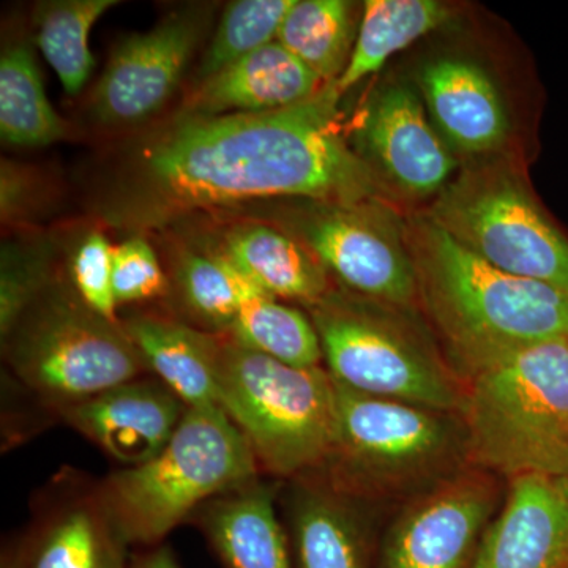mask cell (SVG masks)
I'll return each instance as SVG.
<instances>
[{
    "label": "cell",
    "mask_w": 568,
    "mask_h": 568,
    "mask_svg": "<svg viewBox=\"0 0 568 568\" xmlns=\"http://www.w3.org/2000/svg\"><path fill=\"white\" fill-rule=\"evenodd\" d=\"M339 97L334 81L284 110L182 115L138 151L112 216L145 227L268 197L375 203L383 185L339 133Z\"/></svg>",
    "instance_id": "cell-1"
},
{
    "label": "cell",
    "mask_w": 568,
    "mask_h": 568,
    "mask_svg": "<svg viewBox=\"0 0 568 568\" xmlns=\"http://www.w3.org/2000/svg\"><path fill=\"white\" fill-rule=\"evenodd\" d=\"M418 304L465 381L540 343L568 339V294L467 252L426 216L409 233Z\"/></svg>",
    "instance_id": "cell-2"
},
{
    "label": "cell",
    "mask_w": 568,
    "mask_h": 568,
    "mask_svg": "<svg viewBox=\"0 0 568 568\" xmlns=\"http://www.w3.org/2000/svg\"><path fill=\"white\" fill-rule=\"evenodd\" d=\"M467 466L511 480L568 477V339L540 343L467 381Z\"/></svg>",
    "instance_id": "cell-3"
},
{
    "label": "cell",
    "mask_w": 568,
    "mask_h": 568,
    "mask_svg": "<svg viewBox=\"0 0 568 568\" xmlns=\"http://www.w3.org/2000/svg\"><path fill=\"white\" fill-rule=\"evenodd\" d=\"M335 386L334 446L316 476L339 495L410 500L467 466L458 414Z\"/></svg>",
    "instance_id": "cell-4"
},
{
    "label": "cell",
    "mask_w": 568,
    "mask_h": 568,
    "mask_svg": "<svg viewBox=\"0 0 568 568\" xmlns=\"http://www.w3.org/2000/svg\"><path fill=\"white\" fill-rule=\"evenodd\" d=\"M244 435L222 406L189 407L168 446L144 465L97 481L130 547H160L209 500L260 478Z\"/></svg>",
    "instance_id": "cell-5"
},
{
    "label": "cell",
    "mask_w": 568,
    "mask_h": 568,
    "mask_svg": "<svg viewBox=\"0 0 568 568\" xmlns=\"http://www.w3.org/2000/svg\"><path fill=\"white\" fill-rule=\"evenodd\" d=\"M220 406L261 473L295 480L323 469L336 432V386L323 366L283 364L220 336Z\"/></svg>",
    "instance_id": "cell-6"
},
{
    "label": "cell",
    "mask_w": 568,
    "mask_h": 568,
    "mask_svg": "<svg viewBox=\"0 0 568 568\" xmlns=\"http://www.w3.org/2000/svg\"><path fill=\"white\" fill-rule=\"evenodd\" d=\"M308 308L336 384L459 416L465 381L410 321L413 310L332 291Z\"/></svg>",
    "instance_id": "cell-7"
},
{
    "label": "cell",
    "mask_w": 568,
    "mask_h": 568,
    "mask_svg": "<svg viewBox=\"0 0 568 568\" xmlns=\"http://www.w3.org/2000/svg\"><path fill=\"white\" fill-rule=\"evenodd\" d=\"M3 342L18 383L55 414L149 372L122 323L97 315L77 293L52 287Z\"/></svg>",
    "instance_id": "cell-8"
},
{
    "label": "cell",
    "mask_w": 568,
    "mask_h": 568,
    "mask_svg": "<svg viewBox=\"0 0 568 568\" xmlns=\"http://www.w3.org/2000/svg\"><path fill=\"white\" fill-rule=\"evenodd\" d=\"M428 219L493 267L568 294V241L508 171H467L440 192Z\"/></svg>",
    "instance_id": "cell-9"
},
{
    "label": "cell",
    "mask_w": 568,
    "mask_h": 568,
    "mask_svg": "<svg viewBox=\"0 0 568 568\" xmlns=\"http://www.w3.org/2000/svg\"><path fill=\"white\" fill-rule=\"evenodd\" d=\"M500 500V478L466 466L406 504L381 541L377 568L473 567Z\"/></svg>",
    "instance_id": "cell-10"
},
{
    "label": "cell",
    "mask_w": 568,
    "mask_h": 568,
    "mask_svg": "<svg viewBox=\"0 0 568 568\" xmlns=\"http://www.w3.org/2000/svg\"><path fill=\"white\" fill-rule=\"evenodd\" d=\"M375 209L327 205L302 220L301 235L325 271L355 295L414 310L418 287L410 250L387 213Z\"/></svg>",
    "instance_id": "cell-11"
},
{
    "label": "cell",
    "mask_w": 568,
    "mask_h": 568,
    "mask_svg": "<svg viewBox=\"0 0 568 568\" xmlns=\"http://www.w3.org/2000/svg\"><path fill=\"white\" fill-rule=\"evenodd\" d=\"M201 31L200 18L179 14L123 40L93 91L97 121L132 125L162 110L181 82Z\"/></svg>",
    "instance_id": "cell-12"
},
{
    "label": "cell",
    "mask_w": 568,
    "mask_h": 568,
    "mask_svg": "<svg viewBox=\"0 0 568 568\" xmlns=\"http://www.w3.org/2000/svg\"><path fill=\"white\" fill-rule=\"evenodd\" d=\"M129 548L97 484L70 480L41 503L2 568H129Z\"/></svg>",
    "instance_id": "cell-13"
},
{
    "label": "cell",
    "mask_w": 568,
    "mask_h": 568,
    "mask_svg": "<svg viewBox=\"0 0 568 568\" xmlns=\"http://www.w3.org/2000/svg\"><path fill=\"white\" fill-rule=\"evenodd\" d=\"M358 155L381 183L410 197L443 192L454 173V156L426 119L416 93L390 85L377 93L357 132Z\"/></svg>",
    "instance_id": "cell-14"
},
{
    "label": "cell",
    "mask_w": 568,
    "mask_h": 568,
    "mask_svg": "<svg viewBox=\"0 0 568 568\" xmlns=\"http://www.w3.org/2000/svg\"><path fill=\"white\" fill-rule=\"evenodd\" d=\"M186 409L156 377H140L63 407L58 416L119 465L134 467L168 446Z\"/></svg>",
    "instance_id": "cell-15"
},
{
    "label": "cell",
    "mask_w": 568,
    "mask_h": 568,
    "mask_svg": "<svg viewBox=\"0 0 568 568\" xmlns=\"http://www.w3.org/2000/svg\"><path fill=\"white\" fill-rule=\"evenodd\" d=\"M470 568H568V477L507 481Z\"/></svg>",
    "instance_id": "cell-16"
},
{
    "label": "cell",
    "mask_w": 568,
    "mask_h": 568,
    "mask_svg": "<svg viewBox=\"0 0 568 568\" xmlns=\"http://www.w3.org/2000/svg\"><path fill=\"white\" fill-rule=\"evenodd\" d=\"M280 485L256 478L209 500L190 519L223 568H294L290 536L276 511Z\"/></svg>",
    "instance_id": "cell-17"
},
{
    "label": "cell",
    "mask_w": 568,
    "mask_h": 568,
    "mask_svg": "<svg viewBox=\"0 0 568 568\" xmlns=\"http://www.w3.org/2000/svg\"><path fill=\"white\" fill-rule=\"evenodd\" d=\"M325 82L272 41L203 80L182 115L250 114L284 110L312 99Z\"/></svg>",
    "instance_id": "cell-18"
},
{
    "label": "cell",
    "mask_w": 568,
    "mask_h": 568,
    "mask_svg": "<svg viewBox=\"0 0 568 568\" xmlns=\"http://www.w3.org/2000/svg\"><path fill=\"white\" fill-rule=\"evenodd\" d=\"M291 481L287 497L294 568H372V545L357 500L312 474Z\"/></svg>",
    "instance_id": "cell-19"
},
{
    "label": "cell",
    "mask_w": 568,
    "mask_h": 568,
    "mask_svg": "<svg viewBox=\"0 0 568 568\" xmlns=\"http://www.w3.org/2000/svg\"><path fill=\"white\" fill-rule=\"evenodd\" d=\"M420 85L435 125L458 151L493 152L507 141L506 106L476 63L439 59L422 70Z\"/></svg>",
    "instance_id": "cell-20"
},
{
    "label": "cell",
    "mask_w": 568,
    "mask_h": 568,
    "mask_svg": "<svg viewBox=\"0 0 568 568\" xmlns=\"http://www.w3.org/2000/svg\"><path fill=\"white\" fill-rule=\"evenodd\" d=\"M149 373L186 407L220 406V336L159 315H134L122 323Z\"/></svg>",
    "instance_id": "cell-21"
},
{
    "label": "cell",
    "mask_w": 568,
    "mask_h": 568,
    "mask_svg": "<svg viewBox=\"0 0 568 568\" xmlns=\"http://www.w3.org/2000/svg\"><path fill=\"white\" fill-rule=\"evenodd\" d=\"M220 253L271 297L312 306L331 293L325 268L313 253L274 227H235Z\"/></svg>",
    "instance_id": "cell-22"
},
{
    "label": "cell",
    "mask_w": 568,
    "mask_h": 568,
    "mask_svg": "<svg viewBox=\"0 0 568 568\" xmlns=\"http://www.w3.org/2000/svg\"><path fill=\"white\" fill-rule=\"evenodd\" d=\"M447 10L435 0H368L349 62L335 81L345 93L396 54L443 24Z\"/></svg>",
    "instance_id": "cell-23"
},
{
    "label": "cell",
    "mask_w": 568,
    "mask_h": 568,
    "mask_svg": "<svg viewBox=\"0 0 568 568\" xmlns=\"http://www.w3.org/2000/svg\"><path fill=\"white\" fill-rule=\"evenodd\" d=\"M0 134L18 148H43L65 136V123L48 100L26 43L13 44L0 59Z\"/></svg>",
    "instance_id": "cell-24"
},
{
    "label": "cell",
    "mask_w": 568,
    "mask_h": 568,
    "mask_svg": "<svg viewBox=\"0 0 568 568\" xmlns=\"http://www.w3.org/2000/svg\"><path fill=\"white\" fill-rule=\"evenodd\" d=\"M353 6L345 0H295L276 41L321 81L334 82L349 62L354 43Z\"/></svg>",
    "instance_id": "cell-25"
},
{
    "label": "cell",
    "mask_w": 568,
    "mask_h": 568,
    "mask_svg": "<svg viewBox=\"0 0 568 568\" xmlns=\"http://www.w3.org/2000/svg\"><path fill=\"white\" fill-rule=\"evenodd\" d=\"M226 335L286 365L312 368L323 361V347L312 320L271 295H257L242 305Z\"/></svg>",
    "instance_id": "cell-26"
},
{
    "label": "cell",
    "mask_w": 568,
    "mask_h": 568,
    "mask_svg": "<svg viewBox=\"0 0 568 568\" xmlns=\"http://www.w3.org/2000/svg\"><path fill=\"white\" fill-rule=\"evenodd\" d=\"M174 280L190 315L223 335L230 332L242 305L264 295L222 253L183 254L175 265Z\"/></svg>",
    "instance_id": "cell-27"
},
{
    "label": "cell",
    "mask_w": 568,
    "mask_h": 568,
    "mask_svg": "<svg viewBox=\"0 0 568 568\" xmlns=\"http://www.w3.org/2000/svg\"><path fill=\"white\" fill-rule=\"evenodd\" d=\"M115 0H61L44 3L37 17V43L70 95L84 88L93 70L89 36Z\"/></svg>",
    "instance_id": "cell-28"
},
{
    "label": "cell",
    "mask_w": 568,
    "mask_h": 568,
    "mask_svg": "<svg viewBox=\"0 0 568 568\" xmlns=\"http://www.w3.org/2000/svg\"><path fill=\"white\" fill-rule=\"evenodd\" d=\"M294 2L295 0H239L231 3L205 52L200 77L207 80L275 41Z\"/></svg>",
    "instance_id": "cell-29"
},
{
    "label": "cell",
    "mask_w": 568,
    "mask_h": 568,
    "mask_svg": "<svg viewBox=\"0 0 568 568\" xmlns=\"http://www.w3.org/2000/svg\"><path fill=\"white\" fill-rule=\"evenodd\" d=\"M112 290L118 306L140 304L162 297L168 290L166 276L152 246L132 237L112 252Z\"/></svg>",
    "instance_id": "cell-30"
},
{
    "label": "cell",
    "mask_w": 568,
    "mask_h": 568,
    "mask_svg": "<svg viewBox=\"0 0 568 568\" xmlns=\"http://www.w3.org/2000/svg\"><path fill=\"white\" fill-rule=\"evenodd\" d=\"M112 252L114 248L102 233H92L82 241L71 264L74 293L93 313L119 323L112 290Z\"/></svg>",
    "instance_id": "cell-31"
},
{
    "label": "cell",
    "mask_w": 568,
    "mask_h": 568,
    "mask_svg": "<svg viewBox=\"0 0 568 568\" xmlns=\"http://www.w3.org/2000/svg\"><path fill=\"white\" fill-rule=\"evenodd\" d=\"M50 287L47 261L29 253L3 248L0 282V331L2 338L13 331L21 316Z\"/></svg>",
    "instance_id": "cell-32"
},
{
    "label": "cell",
    "mask_w": 568,
    "mask_h": 568,
    "mask_svg": "<svg viewBox=\"0 0 568 568\" xmlns=\"http://www.w3.org/2000/svg\"><path fill=\"white\" fill-rule=\"evenodd\" d=\"M129 568H182L173 552L166 547L151 548L130 560Z\"/></svg>",
    "instance_id": "cell-33"
}]
</instances>
